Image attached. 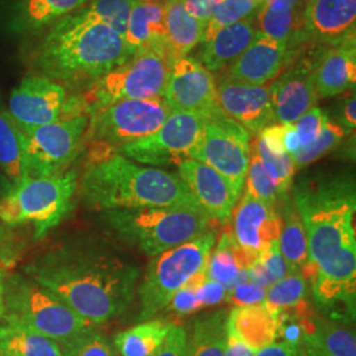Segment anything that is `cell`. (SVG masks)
<instances>
[{"label": "cell", "instance_id": "58", "mask_svg": "<svg viewBox=\"0 0 356 356\" xmlns=\"http://www.w3.org/2000/svg\"><path fill=\"white\" fill-rule=\"evenodd\" d=\"M144 1H163V3H165L166 0H144Z\"/></svg>", "mask_w": 356, "mask_h": 356}, {"label": "cell", "instance_id": "6", "mask_svg": "<svg viewBox=\"0 0 356 356\" xmlns=\"http://www.w3.org/2000/svg\"><path fill=\"white\" fill-rule=\"evenodd\" d=\"M76 170L48 177L26 178L0 200V220L7 226L32 223L36 238L56 227L73 206Z\"/></svg>", "mask_w": 356, "mask_h": 356}, {"label": "cell", "instance_id": "57", "mask_svg": "<svg viewBox=\"0 0 356 356\" xmlns=\"http://www.w3.org/2000/svg\"><path fill=\"white\" fill-rule=\"evenodd\" d=\"M294 356H307L305 351V347H304L302 342H300L298 346H297V351H296V355Z\"/></svg>", "mask_w": 356, "mask_h": 356}, {"label": "cell", "instance_id": "39", "mask_svg": "<svg viewBox=\"0 0 356 356\" xmlns=\"http://www.w3.org/2000/svg\"><path fill=\"white\" fill-rule=\"evenodd\" d=\"M289 273L291 270L281 254L279 242L273 243L259 254L252 266L248 268V279L267 289Z\"/></svg>", "mask_w": 356, "mask_h": 356}, {"label": "cell", "instance_id": "43", "mask_svg": "<svg viewBox=\"0 0 356 356\" xmlns=\"http://www.w3.org/2000/svg\"><path fill=\"white\" fill-rule=\"evenodd\" d=\"M61 347L63 356H114L107 338L94 329L85 331Z\"/></svg>", "mask_w": 356, "mask_h": 356}, {"label": "cell", "instance_id": "50", "mask_svg": "<svg viewBox=\"0 0 356 356\" xmlns=\"http://www.w3.org/2000/svg\"><path fill=\"white\" fill-rule=\"evenodd\" d=\"M254 353L256 351L242 342L238 338V335L231 330L227 325V339H226L225 356H254Z\"/></svg>", "mask_w": 356, "mask_h": 356}, {"label": "cell", "instance_id": "9", "mask_svg": "<svg viewBox=\"0 0 356 356\" xmlns=\"http://www.w3.org/2000/svg\"><path fill=\"white\" fill-rule=\"evenodd\" d=\"M172 63L168 51H141L132 56L127 63L92 82L83 98L86 113L120 101L163 97Z\"/></svg>", "mask_w": 356, "mask_h": 356}, {"label": "cell", "instance_id": "20", "mask_svg": "<svg viewBox=\"0 0 356 356\" xmlns=\"http://www.w3.org/2000/svg\"><path fill=\"white\" fill-rule=\"evenodd\" d=\"M178 176L207 216L219 222L229 220L239 201L229 181L201 161L186 159L177 164Z\"/></svg>", "mask_w": 356, "mask_h": 356}, {"label": "cell", "instance_id": "3", "mask_svg": "<svg viewBox=\"0 0 356 356\" xmlns=\"http://www.w3.org/2000/svg\"><path fill=\"white\" fill-rule=\"evenodd\" d=\"M81 191L90 207L103 211L200 206L178 173L139 165L116 149L97 143L81 179Z\"/></svg>", "mask_w": 356, "mask_h": 356}, {"label": "cell", "instance_id": "25", "mask_svg": "<svg viewBox=\"0 0 356 356\" xmlns=\"http://www.w3.org/2000/svg\"><path fill=\"white\" fill-rule=\"evenodd\" d=\"M227 325L254 351L275 343L280 337L279 318L263 302L232 309L229 313Z\"/></svg>", "mask_w": 356, "mask_h": 356}, {"label": "cell", "instance_id": "55", "mask_svg": "<svg viewBox=\"0 0 356 356\" xmlns=\"http://www.w3.org/2000/svg\"><path fill=\"white\" fill-rule=\"evenodd\" d=\"M301 342H302V341H301ZM302 344H304V347H305V351L307 356H329L326 355V354H323L321 350L316 348V347H312V346L304 343V342H302Z\"/></svg>", "mask_w": 356, "mask_h": 356}, {"label": "cell", "instance_id": "2", "mask_svg": "<svg viewBox=\"0 0 356 356\" xmlns=\"http://www.w3.org/2000/svg\"><path fill=\"white\" fill-rule=\"evenodd\" d=\"M26 276L97 326L126 312L139 269L97 247L66 245L40 256Z\"/></svg>", "mask_w": 356, "mask_h": 356}, {"label": "cell", "instance_id": "46", "mask_svg": "<svg viewBox=\"0 0 356 356\" xmlns=\"http://www.w3.org/2000/svg\"><path fill=\"white\" fill-rule=\"evenodd\" d=\"M188 343V331L184 326L176 325L169 331L168 337L154 356H184Z\"/></svg>", "mask_w": 356, "mask_h": 356}, {"label": "cell", "instance_id": "40", "mask_svg": "<svg viewBox=\"0 0 356 356\" xmlns=\"http://www.w3.org/2000/svg\"><path fill=\"white\" fill-rule=\"evenodd\" d=\"M136 0H90L82 7L90 17L111 26L116 33L124 38L128 19Z\"/></svg>", "mask_w": 356, "mask_h": 356}, {"label": "cell", "instance_id": "49", "mask_svg": "<svg viewBox=\"0 0 356 356\" xmlns=\"http://www.w3.org/2000/svg\"><path fill=\"white\" fill-rule=\"evenodd\" d=\"M341 127L343 128L344 132L348 135L351 131L355 129L356 126V98L355 94L350 95L341 108L339 113V123Z\"/></svg>", "mask_w": 356, "mask_h": 356}, {"label": "cell", "instance_id": "47", "mask_svg": "<svg viewBox=\"0 0 356 356\" xmlns=\"http://www.w3.org/2000/svg\"><path fill=\"white\" fill-rule=\"evenodd\" d=\"M223 0H181L188 13H191L193 17L204 23L209 22L216 7Z\"/></svg>", "mask_w": 356, "mask_h": 356}, {"label": "cell", "instance_id": "1", "mask_svg": "<svg viewBox=\"0 0 356 356\" xmlns=\"http://www.w3.org/2000/svg\"><path fill=\"white\" fill-rule=\"evenodd\" d=\"M307 236L306 280L317 305L343 306L354 317L356 292L355 181L348 175L307 179L293 191Z\"/></svg>", "mask_w": 356, "mask_h": 356}, {"label": "cell", "instance_id": "19", "mask_svg": "<svg viewBox=\"0 0 356 356\" xmlns=\"http://www.w3.org/2000/svg\"><path fill=\"white\" fill-rule=\"evenodd\" d=\"M305 45L318 49L341 44L356 35V0H307Z\"/></svg>", "mask_w": 356, "mask_h": 356}, {"label": "cell", "instance_id": "27", "mask_svg": "<svg viewBox=\"0 0 356 356\" xmlns=\"http://www.w3.org/2000/svg\"><path fill=\"white\" fill-rule=\"evenodd\" d=\"M256 257L247 254L235 243L229 232H225L213 248L209 263V279L219 282L227 292L248 279V268Z\"/></svg>", "mask_w": 356, "mask_h": 356}, {"label": "cell", "instance_id": "15", "mask_svg": "<svg viewBox=\"0 0 356 356\" xmlns=\"http://www.w3.org/2000/svg\"><path fill=\"white\" fill-rule=\"evenodd\" d=\"M318 51L313 56L292 54L280 76L270 83L272 104L279 123H294L318 102L314 86V65Z\"/></svg>", "mask_w": 356, "mask_h": 356}, {"label": "cell", "instance_id": "24", "mask_svg": "<svg viewBox=\"0 0 356 356\" xmlns=\"http://www.w3.org/2000/svg\"><path fill=\"white\" fill-rule=\"evenodd\" d=\"M254 19H245L219 29L213 38L204 42L201 64L209 72H220L223 67L232 64L259 35Z\"/></svg>", "mask_w": 356, "mask_h": 356}, {"label": "cell", "instance_id": "42", "mask_svg": "<svg viewBox=\"0 0 356 356\" xmlns=\"http://www.w3.org/2000/svg\"><path fill=\"white\" fill-rule=\"evenodd\" d=\"M207 279V268L200 270L188 281L175 297L170 300L165 309L176 313L178 316H189L204 309L201 301V289Z\"/></svg>", "mask_w": 356, "mask_h": 356}, {"label": "cell", "instance_id": "12", "mask_svg": "<svg viewBox=\"0 0 356 356\" xmlns=\"http://www.w3.org/2000/svg\"><path fill=\"white\" fill-rule=\"evenodd\" d=\"M163 97L127 99L89 113L88 135L92 143L113 149L149 136L170 115Z\"/></svg>", "mask_w": 356, "mask_h": 356}, {"label": "cell", "instance_id": "11", "mask_svg": "<svg viewBox=\"0 0 356 356\" xmlns=\"http://www.w3.org/2000/svg\"><path fill=\"white\" fill-rule=\"evenodd\" d=\"M88 128L89 116L79 115L22 131L26 177H48L64 173L81 152Z\"/></svg>", "mask_w": 356, "mask_h": 356}, {"label": "cell", "instance_id": "33", "mask_svg": "<svg viewBox=\"0 0 356 356\" xmlns=\"http://www.w3.org/2000/svg\"><path fill=\"white\" fill-rule=\"evenodd\" d=\"M173 326L164 319H148L116 334L115 346L122 356H154Z\"/></svg>", "mask_w": 356, "mask_h": 356}, {"label": "cell", "instance_id": "30", "mask_svg": "<svg viewBox=\"0 0 356 356\" xmlns=\"http://www.w3.org/2000/svg\"><path fill=\"white\" fill-rule=\"evenodd\" d=\"M0 323V356H63V347L51 338L8 317Z\"/></svg>", "mask_w": 356, "mask_h": 356}, {"label": "cell", "instance_id": "45", "mask_svg": "<svg viewBox=\"0 0 356 356\" xmlns=\"http://www.w3.org/2000/svg\"><path fill=\"white\" fill-rule=\"evenodd\" d=\"M266 293L267 288L256 284L254 281L248 280L229 291L226 300L235 307L256 305L264 301Z\"/></svg>", "mask_w": 356, "mask_h": 356}, {"label": "cell", "instance_id": "5", "mask_svg": "<svg viewBox=\"0 0 356 356\" xmlns=\"http://www.w3.org/2000/svg\"><path fill=\"white\" fill-rule=\"evenodd\" d=\"M210 220L197 204L107 211L116 234L151 257L201 236Z\"/></svg>", "mask_w": 356, "mask_h": 356}, {"label": "cell", "instance_id": "22", "mask_svg": "<svg viewBox=\"0 0 356 356\" xmlns=\"http://www.w3.org/2000/svg\"><path fill=\"white\" fill-rule=\"evenodd\" d=\"M314 65V86L318 98H330L354 89L356 82V41L321 49Z\"/></svg>", "mask_w": 356, "mask_h": 356}, {"label": "cell", "instance_id": "34", "mask_svg": "<svg viewBox=\"0 0 356 356\" xmlns=\"http://www.w3.org/2000/svg\"><path fill=\"white\" fill-rule=\"evenodd\" d=\"M90 0H19L16 26L36 31L85 7Z\"/></svg>", "mask_w": 356, "mask_h": 356}, {"label": "cell", "instance_id": "14", "mask_svg": "<svg viewBox=\"0 0 356 356\" xmlns=\"http://www.w3.org/2000/svg\"><path fill=\"white\" fill-rule=\"evenodd\" d=\"M163 98L170 111L197 113L207 118L222 113L211 72L197 58L188 56L172 63Z\"/></svg>", "mask_w": 356, "mask_h": 356}, {"label": "cell", "instance_id": "35", "mask_svg": "<svg viewBox=\"0 0 356 356\" xmlns=\"http://www.w3.org/2000/svg\"><path fill=\"white\" fill-rule=\"evenodd\" d=\"M0 169L13 186L26 179L24 135L11 115L0 110Z\"/></svg>", "mask_w": 356, "mask_h": 356}, {"label": "cell", "instance_id": "8", "mask_svg": "<svg viewBox=\"0 0 356 356\" xmlns=\"http://www.w3.org/2000/svg\"><path fill=\"white\" fill-rule=\"evenodd\" d=\"M216 241V231L207 229L191 242L153 257L139 286L141 321H148L164 310L194 275L207 268Z\"/></svg>", "mask_w": 356, "mask_h": 356}, {"label": "cell", "instance_id": "53", "mask_svg": "<svg viewBox=\"0 0 356 356\" xmlns=\"http://www.w3.org/2000/svg\"><path fill=\"white\" fill-rule=\"evenodd\" d=\"M284 148L286 153L293 154L300 148V139L293 123H284Z\"/></svg>", "mask_w": 356, "mask_h": 356}, {"label": "cell", "instance_id": "21", "mask_svg": "<svg viewBox=\"0 0 356 356\" xmlns=\"http://www.w3.org/2000/svg\"><path fill=\"white\" fill-rule=\"evenodd\" d=\"M289 57L288 44L259 33L254 42L229 65L226 78L243 85L267 86L280 76Z\"/></svg>", "mask_w": 356, "mask_h": 356}, {"label": "cell", "instance_id": "23", "mask_svg": "<svg viewBox=\"0 0 356 356\" xmlns=\"http://www.w3.org/2000/svg\"><path fill=\"white\" fill-rule=\"evenodd\" d=\"M124 44L129 58L147 51H168L165 3L136 0L128 19Z\"/></svg>", "mask_w": 356, "mask_h": 356}, {"label": "cell", "instance_id": "29", "mask_svg": "<svg viewBox=\"0 0 356 356\" xmlns=\"http://www.w3.org/2000/svg\"><path fill=\"white\" fill-rule=\"evenodd\" d=\"M165 26L168 51L173 61L186 57L204 42L206 23L188 13L181 0H166Z\"/></svg>", "mask_w": 356, "mask_h": 356}, {"label": "cell", "instance_id": "18", "mask_svg": "<svg viewBox=\"0 0 356 356\" xmlns=\"http://www.w3.org/2000/svg\"><path fill=\"white\" fill-rule=\"evenodd\" d=\"M232 238L247 254L257 257L279 242L281 216L276 206L263 202L244 191L232 210Z\"/></svg>", "mask_w": 356, "mask_h": 356}, {"label": "cell", "instance_id": "48", "mask_svg": "<svg viewBox=\"0 0 356 356\" xmlns=\"http://www.w3.org/2000/svg\"><path fill=\"white\" fill-rule=\"evenodd\" d=\"M226 296H227V291L219 282L209 279L207 276L204 286L201 289V301L204 307L219 305L226 300Z\"/></svg>", "mask_w": 356, "mask_h": 356}, {"label": "cell", "instance_id": "16", "mask_svg": "<svg viewBox=\"0 0 356 356\" xmlns=\"http://www.w3.org/2000/svg\"><path fill=\"white\" fill-rule=\"evenodd\" d=\"M66 103L67 94L63 85L47 76H28L13 90L8 114L26 131L60 120Z\"/></svg>", "mask_w": 356, "mask_h": 356}, {"label": "cell", "instance_id": "31", "mask_svg": "<svg viewBox=\"0 0 356 356\" xmlns=\"http://www.w3.org/2000/svg\"><path fill=\"white\" fill-rule=\"evenodd\" d=\"M307 282L302 275L289 273L268 288L263 304L277 318L294 317L298 322L313 313L309 306Z\"/></svg>", "mask_w": 356, "mask_h": 356}, {"label": "cell", "instance_id": "36", "mask_svg": "<svg viewBox=\"0 0 356 356\" xmlns=\"http://www.w3.org/2000/svg\"><path fill=\"white\" fill-rule=\"evenodd\" d=\"M251 145L259 154L269 177L273 181L281 200H284L292 188L293 177L296 173V166L293 163L292 156L289 153L275 154L269 152L259 138L251 141Z\"/></svg>", "mask_w": 356, "mask_h": 356}, {"label": "cell", "instance_id": "52", "mask_svg": "<svg viewBox=\"0 0 356 356\" xmlns=\"http://www.w3.org/2000/svg\"><path fill=\"white\" fill-rule=\"evenodd\" d=\"M11 232L0 226V267H8L13 256ZM1 269V268H0Z\"/></svg>", "mask_w": 356, "mask_h": 356}, {"label": "cell", "instance_id": "37", "mask_svg": "<svg viewBox=\"0 0 356 356\" xmlns=\"http://www.w3.org/2000/svg\"><path fill=\"white\" fill-rule=\"evenodd\" d=\"M263 3L257 0H223L206 23L204 42L209 41L225 26L254 17Z\"/></svg>", "mask_w": 356, "mask_h": 356}, {"label": "cell", "instance_id": "13", "mask_svg": "<svg viewBox=\"0 0 356 356\" xmlns=\"http://www.w3.org/2000/svg\"><path fill=\"white\" fill-rule=\"evenodd\" d=\"M250 144L251 134L220 113L207 119L204 140L193 160L213 168L241 197L250 161Z\"/></svg>", "mask_w": 356, "mask_h": 356}, {"label": "cell", "instance_id": "4", "mask_svg": "<svg viewBox=\"0 0 356 356\" xmlns=\"http://www.w3.org/2000/svg\"><path fill=\"white\" fill-rule=\"evenodd\" d=\"M128 60L123 36L82 8L53 23L38 51L47 78L65 82H94Z\"/></svg>", "mask_w": 356, "mask_h": 356}, {"label": "cell", "instance_id": "41", "mask_svg": "<svg viewBox=\"0 0 356 356\" xmlns=\"http://www.w3.org/2000/svg\"><path fill=\"white\" fill-rule=\"evenodd\" d=\"M244 185H245V191L248 194H251L252 197L263 202L276 206L282 201L273 181L269 177L259 154L256 153L251 144H250V161H248Z\"/></svg>", "mask_w": 356, "mask_h": 356}, {"label": "cell", "instance_id": "51", "mask_svg": "<svg viewBox=\"0 0 356 356\" xmlns=\"http://www.w3.org/2000/svg\"><path fill=\"white\" fill-rule=\"evenodd\" d=\"M298 344L292 342H275L254 353V356H294Z\"/></svg>", "mask_w": 356, "mask_h": 356}, {"label": "cell", "instance_id": "59", "mask_svg": "<svg viewBox=\"0 0 356 356\" xmlns=\"http://www.w3.org/2000/svg\"><path fill=\"white\" fill-rule=\"evenodd\" d=\"M257 1H260V3H263V4H264L267 0H257Z\"/></svg>", "mask_w": 356, "mask_h": 356}, {"label": "cell", "instance_id": "54", "mask_svg": "<svg viewBox=\"0 0 356 356\" xmlns=\"http://www.w3.org/2000/svg\"><path fill=\"white\" fill-rule=\"evenodd\" d=\"M6 314V307H4V273L3 269H0V321L3 319Z\"/></svg>", "mask_w": 356, "mask_h": 356}, {"label": "cell", "instance_id": "10", "mask_svg": "<svg viewBox=\"0 0 356 356\" xmlns=\"http://www.w3.org/2000/svg\"><path fill=\"white\" fill-rule=\"evenodd\" d=\"M207 119L197 113L172 111L157 131L119 147L118 153L149 166L177 165L182 160H193L204 140Z\"/></svg>", "mask_w": 356, "mask_h": 356}, {"label": "cell", "instance_id": "44", "mask_svg": "<svg viewBox=\"0 0 356 356\" xmlns=\"http://www.w3.org/2000/svg\"><path fill=\"white\" fill-rule=\"evenodd\" d=\"M327 122L329 116L319 107L309 110L298 120H296L293 124L300 139V148L307 147L316 140Z\"/></svg>", "mask_w": 356, "mask_h": 356}, {"label": "cell", "instance_id": "32", "mask_svg": "<svg viewBox=\"0 0 356 356\" xmlns=\"http://www.w3.org/2000/svg\"><path fill=\"white\" fill-rule=\"evenodd\" d=\"M229 313L218 310L195 319L184 356H225Z\"/></svg>", "mask_w": 356, "mask_h": 356}, {"label": "cell", "instance_id": "28", "mask_svg": "<svg viewBox=\"0 0 356 356\" xmlns=\"http://www.w3.org/2000/svg\"><path fill=\"white\" fill-rule=\"evenodd\" d=\"M282 204L279 248L291 273H300L306 279L310 257L305 226L293 197L288 194L282 200Z\"/></svg>", "mask_w": 356, "mask_h": 356}, {"label": "cell", "instance_id": "56", "mask_svg": "<svg viewBox=\"0 0 356 356\" xmlns=\"http://www.w3.org/2000/svg\"><path fill=\"white\" fill-rule=\"evenodd\" d=\"M10 188H11V185L8 184V181L6 178L0 177V200L6 195L7 191H10Z\"/></svg>", "mask_w": 356, "mask_h": 356}, {"label": "cell", "instance_id": "7", "mask_svg": "<svg viewBox=\"0 0 356 356\" xmlns=\"http://www.w3.org/2000/svg\"><path fill=\"white\" fill-rule=\"evenodd\" d=\"M4 317L15 319L60 344L95 327L53 293L22 275H13L4 281Z\"/></svg>", "mask_w": 356, "mask_h": 356}, {"label": "cell", "instance_id": "26", "mask_svg": "<svg viewBox=\"0 0 356 356\" xmlns=\"http://www.w3.org/2000/svg\"><path fill=\"white\" fill-rule=\"evenodd\" d=\"M298 325L304 343L329 356H356L355 331L341 322L310 313Z\"/></svg>", "mask_w": 356, "mask_h": 356}, {"label": "cell", "instance_id": "38", "mask_svg": "<svg viewBox=\"0 0 356 356\" xmlns=\"http://www.w3.org/2000/svg\"><path fill=\"white\" fill-rule=\"evenodd\" d=\"M346 135L347 134L344 132L343 128L338 123L329 120L316 140L307 147L298 148L296 152L291 154L296 170L316 163L325 154L337 149L339 144L343 141Z\"/></svg>", "mask_w": 356, "mask_h": 356}, {"label": "cell", "instance_id": "17", "mask_svg": "<svg viewBox=\"0 0 356 356\" xmlns=\"http://www.w3.org/2000/svg\"><path fill=\"white\" fill-rule=\"evenodd\" d=\"M216 101L226 115L250 134H260L276 123L269 86H250L225 78L216 86Z\"/></svg>", "mask_w": 356, "mask_h": 356}]
</instances>
